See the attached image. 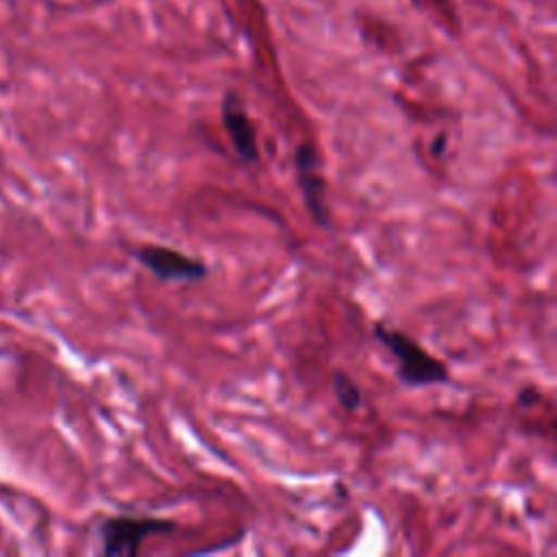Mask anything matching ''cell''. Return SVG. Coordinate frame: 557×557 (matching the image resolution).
I'll return each instance as SVG.
<instances>
[{
    "label": "cell",
    "mask_w": 557,
    "mask_h": 557,
    "mask_svg": "<svg viewBox=\"0 0 557 557\" xmlns=\"http://www.w3.org/2000/svg\"><path fill=\"white\" fill-rule=\"evenodd\" d=\"M131 255L139 265H144L163 283H194L209 274V268L202 259L163 244H141L133 248Z\"/></svg>",
    "instance_id": "4"
},
{
    "label": "cell",
    "mask_w": 557,
    "mask_h": 557,
    "mask_svg": "<svg viewBox=\"0 0 557 557\" xmlns=\"http://www.w3.org/2000/svg\"><path fill=\"white\" fill-rule=\"evenodd\" d=\"M372 337L389 352L396 363V379L405 387H433L450 381L448 366L431 355L418 339L385 320L372 324Z\"/></svg>",
    "instance_id": "1"
},
{
    "label": "cell",
    "mask_w": 557,
    "mask_h": 557,
    "mask_svg": "<svg viewBox=\"0 0 557 557\" xmlns=\"http://www.w3.org/2000/svg\"><path fill=\"white\" fill-rule=\"evenodd\" d=\"M331 389H333V396H335V400L339 403L342 409L352 413V411H359L363 407V392L348 372L335 370L331 374Z\"/></svg>",
    "instance_id": "6"
},
{
    "label": "cell",
    "mask_w": 557,
    "mask_h": 557,
    "mask_svg": "<svg viewBox=\"0 0 557 557\" xmlns=\"http://www.w3.org/2000/svg\"><path fill=\"white\" fill-rule=\"evenodd\" d=\"M220 120L231 139L235 154L250 165L259 163V144H257V128L252 117L248 115L246 102L237 91H226L220 104Z\"/></svg>",
    "instance_id": "5"
},
{
    "label": "cell",
    "mask_w": 557,
    "mask_h": 557,
    "mask_svg": "<svg viewBox=\"0 0 557 557\" xmlns=\"http://www.w3.org/2000/svg\"><path fill=\"white\" fill-rule=\"evenodd\" d=\"M294 170H296V185L302 198V205L320 228H331V209L326 200V178L322 172V159L313 144L300 141L294 150Z\"/></svg>",
    "instance_id": "3"
},
{
    "label": "cell",
    "mask_w": 557,
    "mask_h": 557,
    "mask_svg": "<svg viewBox=\"0 0 557 557\" xmlns=\"http://www.w3.org/2000/svg\"><path fill=\"white\" fill-rule=\"evenodd\" d=\"M176 529L174 520L157 518V516H135V513H117L107 516L98 524V544L102 555H128L137 557L144 542L150 535L172 533Z\"/></svg>",
    "instance_id": "2"
}]
</instances>
